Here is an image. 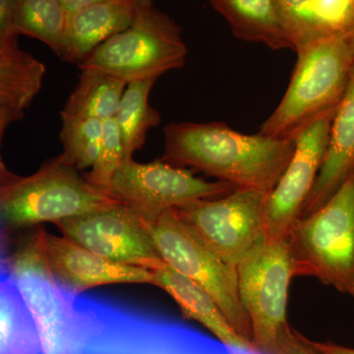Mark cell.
I'll return each mask as SVG.
<instances>
[{"mask_svg": "<svg viewBox=\"0 0 354 354\" xmlns=\"http://www.w3.org/2000/svg\"><path fill=\"white\" fill-rule=\"evenodd\" d=\"M160 160L189 167L237 188L271 192L295 153V138L235 131L225 123H171Z\"/></svg>", "mask_w": 354, "mask_h": 354, "instance_id": "obj_1", "label": "cell"}, {"mask_svg": "<svg viewBox=\"0 0 354 354\" xmlns=\"http://www.w3.org/2000/svg\"><path fill=\"white\" fill-rule=\"evenodd\" d=\"M32 317L41 354H91L106 323L78 308L77 295L57 283L48 263L46 230L20 235L2 261Z\"/></svg>", "mask_w": 354, "mask_h": 354, "instance_id": "obj_2", "label": "cell"}, {"mask_svg": "<svg viewBox=\"0 0 354 354\" xmlns=\"http://www.w3.org/2000/svg\"><path fill=\"white\" fill-rule=\"evenodd\" d=\"M297 62L286 95L263 123L261 134L295 138L319 116L341 104L354 71L346 35L315 39L297 50Z\"/></svg>", "mask_w": 354, "mask_h": 354, "instance_id": "obj_3", "label": "cell"}, {"mask_svg": "<svg viewBox=\"0 0 354 354\" xmlns=\"http://www.w3.org/2000/svg\"><path fill=\"white\" fill-rule=\"evenodd\" d=\"M118 202L58 157L29 176H17L0 162V212L4 227L10 232L55 223Z\"/></svg>", "mask_w": 354, "mask_h": 354, "instance_id": "obj_4", "label": "cell"}, {"mask_svg": "<svg viewBox=\"0 0 354 354\" xmlns=\"http://www.w3.org/2000/svg\"><path fill=\"white\" fill-rule=\"evenodd\" d=\"M298 276H311L354 297V171L320 209L288 235Z\"/></svg>", "mask_w": 354, "mask_h": 354, "instance_id": "obj_5", "label": "cell"}, {"mask_svg": "<svg viewBox=\"0 0 354 354\" xmlns=\"http://www.w3.org/2000/svg\"><path fill=\"white\" fill-rule=\"evenodd\" d=\"M187 53L180 26L153 2L130 27L97 46L78 67L99 70L127 83L157 80L183 68Z\"/></svg>", "mask_w": 354, "mask_h": 354, "instance_id": "obj_6", "label": "cell"}, {"mask_svg": "<svg viewBox=\"0 0 354 354\" xmlns=\"http://www.w3.org/2000/svg\"><path fill=\"white\" fill-rule=\"evenodd\" d=\"M143 223L162 260L202 286L215 299L235 332L253 344L250 319L239 295L237 268L213 252L174 209Z\"/></svg>", "mask_w": 354, "mask_h": 354, "instance_id": "obj_7", "label": "cell"}, {"mask_svg": "<svg viewBox=\"0 0 354 354\" xmlns=\"http://www.w3.org/2000/svg\"><path fill=\"white\" fill-rule=\"evenodd\" d=\"M239 295L263 354H278L279 342L288 327V290L297 277L288 236H266L237 265Z\"/></svg>", "mask_w": 354, "mask_h": 354, "instance_id": "obj_8", "label": "cell"}, {"mask_svg": "<svg viewBox=\"0 0 354 354\" xmlns=\"http://www.w3.org/2000/svg\"><path fill=\"white\" fill-rule=\"evenodd\" d=\"M227 181H206L181 167L158 160L148 164L123 160L113 179L111 195L143 221L200 200L218 199L236 189Z\"/></svg>", "mask_w": 354, "mask_h": 354, "instance_id": "obj_9", "label": "cell"}, {"mask_svg": "<svg viewBox=\"0 0 354 354\" xmlns=\"http://www.w3.org/2000/svg\"><path fill=\"white\" fill-rule=\"evenodd\" d=\"M268 194L267 191L236 188L227 196L200 200L174 211L221 259L237 267L266 237Z\"/></svg>", "mask_w": 354, "mask_h": 354, "instance_id": "obj_10", "label": "cell"}, {"mask_svg": "<svg viewBox=\"0 0 354 354\" xmlns=\"http://www.w3.org/2000/svg\"><path fill=\"white\" fill-rule=\"evenodd\" d=\"M55 225L70 241L113 262L151 271L165 263L142 218L120 202Z\"/></svg>", "mask_w": 354, "mask_h": 354, "instance_id": "obj_11", "label": "cell"}, {"mask_svg": "<svg viewBox=\"0 0 354 354\" xmlns=\"http://www.w3.org/2000/svg\"><path fill=\"white\" fill-rule=\"evenodd\" d=\"M337 109L317 118L295 137L297 146L290 164L278 184L266 198V236H288L291 228L301 218L305 202L327 152Z\"/></svg>", "mask_w": 354, "mask_h": 354, "instance_id": "obj_12", "label": "cell"}, {"mask_svg": "<svg viewBox=\"0 0 354 354\" xmlns=\"http://www.w3.org/2000/svg\"><path fill=\"white\" fill-rule=\"evenodd\" d=\"M46 247L53 276L62 288L74 295L97 286L115 283L155 286L153 271L120 264L79 245L67 237L46 232Z\"/></svg>", "mask_w": 354, "mask_h": 354, "instance_id": "obj_13", "label": "cell"}, {"mask_svg": "<svg viewBox=\"0 0 354 354\" xmlns=\"http://www.w3.org/2000/svg\"><path fill=\"white\" fill-rule=\"evenodd\" d=\"M153 0H100L69 14L60 59L79 65L102 43L131 26Z\"/></svg>", "mask_w": 354, "mask_h": 354, "instance_id": "obj_14", "label": "cell"}, {"mask_svg": "<svg viewBox=\"0 0 354 354\" xmlns=\"http://www.w3.org/2000/svg\"><path fill=\"white\" fill-rule=\"evenodd\" d=\"M17 32L0 34V139L7 128L23 120L39 94L46 66L20 48Z\"/></svg>", "mask_w": 354, "mask_h": 354, "instance_id": "obj_15", "label": "cell"}, {"mask_svg": "<svg viewBox=\"0 0 354 354\" xmlns=\"http://www.w3.org/2000/svg\"><path fill=\"white\" fill-rule=\"evenodd\" d=\"M354 171V71L348 91L335 111L329 145L301 218L324 206Z\"/></svg>", "mask_w": 354, "mask_h": 354, "instance_id": "obj_16", "label": "cell"}, {"mask_svg": "<svg viewBox=\"0 0 354 354\" xmlns=\"http://www.w3.org/2000/svg\"><path fill=\"white\" fill-rule=\"evenodd\" d=\"M153 272L155 274V286L174 298L186 318L201 324L218 341L227 346L258 351L252 342L235 332L215 299L202 286L165 262L153 269Z\"/></svg>", "mask_w": 354, "mask_h": 354, "instance_id": "obj_17", "label": "cell"}, {"mask_svg": "<svg viewBox=\"0 0 354 354\" xmlns=\"http://www.w3.org/2000/svg\"><path fill=\"white\" fill-rule=\"evenodd\" d=\"M242 41L266 44L272 50L290 48L295 43L279 0H209Z\"/></svg>", "mask_w": 354, "mask_h": 354, "instance_id": "obj_18", "label": "cell"}, {"mask_svg": "<svg viewBox=\"0 0 354 354\" xmlns=\"http://www.w3.org/2000/svg\"><path fill=\"white\" fill-rule=\"evenodd\" d=\"M128 83L104 72L81 69L80 78L69 95L60 116L65 118H115Z\"/></svg>", "mask_w": 354, "mask_h": 354, "instance_id": "obj_19", "label": "cell"}, {"mask_svg": "<svg viewBox=\"0 0 354 354\" xmlns=\"http://www.w3.org/2000/svg\"><path fill=\"white\" fill-rule=\"evenodd\" d=\"M11 20L18 35L43 41L62 57L69 12L62 0H9Z\"/></svg>", "mask_w": 354, "mask_h": 354, "instance_id": "obj_20", "label": "cell"}, {"mask_svg": "<svg viewBox=\"0 0 354 354\" xmlns=\"http://www.w3.org/2000/svg\"><path fill=\"white\" fill-rule=\"evenodd\" d=\"M0 354H41L36 325L12 281L0 283Z\"/></svg>", "mask_w": 354, "mask_h": 354, "instance_id": "obj_21", "label": "cell"}, {"mask_svg": "<svg viewBox=\"0 0 354 354\" xmlns=\"http://www.w3.org/2000/svg\"><path fill=\"white\" fill-rule=\"evenodd\" d=\"M156 81V79H148L128 83L121 99L114 118L120 128L124 160L132 158L133 153L145 144L149 130L158 127L162 121L160 113L149 104V97Z\"/></svg>", "mask_w": 354, "mask_h": 354, "instance_id": "obj_22", "label": "cell"}, {"mask_svg": "<svg viewBox=\"0 0 354 354\" xmlns=\"http://www.w3.org/2000/svg\"><path fill=\"white\" fill-rule=\"evenodd\" d=\"M59 139L64 152L62 162L77 171L92 167L101 150L104 121L97 118H65Z\"/></svg>", "mask_w": 354, "mask_h": 354, "instance_id": "obj_23", "label": "cell"}, {"mask_svg": "<svg viewBox=\"0 0 354 354\" xmlns=\"http://www.w3.org/2000/svg\"><path fill=\"white\" fill-rule=\"evenodd\" d=\"M123 160L124 149L118 122L115 118L104 121L101 150L92 169L84 176V178L95 189L111 197V183Z\"/></svg>", "mask_w": 354, "mask_h": 354, "instance_id": "obj_24", "label": "cell"}, {"mask_svg": "<svg viewBox=\"0 0 354 354\" xmlns=\"http://www.w3.org/2000/svg\"><path fill=\"white\" fill-rule=\"evenodd\" d=\"M308 12L317 39L346 35L354 25V0H309Z\"/></svg>", "mask_w": 354, "mask_h": 354, "instance_id": "obj_25", "label": "cell"}, {"mask_svg": "<svg viewBox=\"0 0 354 354\" xmlns=\"http://www.w3.org/2000/svg\"><path fill=\"white\" fill-rule=\"evenodd\" d=\"M295 51L317 39L308 12L309 0H279Z\"/></svg>", "mask_w": 354, "mask_h": 354, "instance_id": "obj_26", "label": "cell"}, {"mask_svg": "<svg viewBox=\"0 0 354 354\" xmlns=\"http://www.w3.org/2000/svg\"><path fill=\"white\" fill-rule=\"evenodd\" d=\"M278 354H318L309 344L308 339L290 326L281 335Z\"/></svg>", "mask_w": 354, "mask_h": 354, "instance_id": "obj_27", "label": "cell"}, {"mask_svg": "<svg viewBox=\"0 0 354 354\" xmlns=\"http://www.w3.org/2000/svg\"><path fill=\"white\" fill-rule=\"evenodd\" d=\"M308 342L318 354H354V348L339 346L333 342H314L309 339Z\"/></svg>", "mask_w": 354, "mask_h": 354, "instance_id": "obj_28", "label": "cell"}, {"mask_svg": "<svg viewBox=\"0 0 354 354\" xmlns=\"http://www.w3.org/2000/svg\"><path fill=\"white\" fill-rule=\"evenodd\" d=\"M62 1L69 14H71L80 10V9L84 8V7L91 6V4L95 3V2L100 1V0H62Z\"/></svg>", "mask_w": 354, "mask_h": 354, "instance_id": "obj_29", "label": "cell"}, {"mask_svg": "<svg viewBox=\"0 0 354 354\" xmlns=\"http://www.w3.org/2000/svg\"><path fill=\"white\" fill-rule=\"evenodd\" d=\"M346 39H348L349 46H351V50H353L354 53V25L353 26V28L349 30V32L346 35Z\"/></svg>", "mask_w": 354, "mask_h": 354, "instance_id": "obj_30", "label": "cell"}]
</instances>
